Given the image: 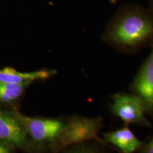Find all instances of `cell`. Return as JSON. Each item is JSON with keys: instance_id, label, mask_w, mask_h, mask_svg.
Segmentation results:
<instances>
[{"instance_id": "obj_2", "label": "cell", "mask_w": 153, "mask_h": 153, "mask_svg": "<svg viewBox=\"0 0 153 153\" xmlns=\"http://www.w3.org/2000/svg\"><path fill=\"white\" fill-rule=\"evenodd\" d=\"M103 120L102 117L88 118L76 115L70 116L65 120L64 126L50 148L57 152L90 140H96L104 144V140L98 136L99 131L104 127Z\"/></svg>"}, {"instance_id": "obj_9", "label": "cell", "mask_w": 153, "mask_h": 153, "mask_svg": "<svg viewBox=\"0 0 153 153\" xmlns=\"http://www.w3.org/2000/svg\"><path fill=\"white\" fill-rule=\"evenodd\" d=\"M29 83L14 84L0 81V106L17 108V104L24 95Z\"/></svg>"}, {"instance_id": "obj_3", "label": "cell", "mask_w": 153, "mask_h": 153, "mask_svg": "<svg viewBox=\"0 0 153 153\" xmlns=\"http://www.w3.org/2000/svg\"><path fill=\"white\" fill-rule=\"evenodd\" d=\"M14 113L37 150L51 147L65 125L61 118L30 117L19 112L18 108H14Z\"/></svg>"}, {"instance_id": "obj_4", "label": "cell", "mask_w": 153, "mask_h": 153, "mask_svg": "<svg viewBox=\"0 0 153 153\" xmlns=\"http://www.w3.org/2000/svg\"><path fill=\"white\" fill-rule=\"evenodd\" d=\"M0 140L9 143L16 150L37 151L16 118L14 108L0 106Z\"/></svg>"}, {"instance_id": "obj_8", "label": "cell", "mask_w": 153, "mask_h": 153, "mask_svg": "<svg viewBox=\"0 0 153 153\" xmlns=\"http://www.w3.org/2000/svg\"><path fill=\"white\" fill-rule=\"evenodd\" d=\"M103 136L105 143L115 145L123 153L140 150L144 145L126 126L121 129L104 133Z\"/></svg>"}, {"instance_id": "obj_1", "label": "cell", "mask_w": 153, "mask_h": 153, "mask_svg": "<svg viewBox=\"0 0 153 153\" xmlns=\"http://www.w3.org/2000/svg\"><path fill=\"white\" fill-rule=\"evenodd\" d=\"M103 38L115 48L133 52L153 44V7L127 4L110 21Z\"/></svg>"}, {"instance_id": "obj_6", "label": "cell", "mask_w": 153, "mask_h": 153, "mask_svg": "<svg viewBox=\"0 0 153 153\" xmlns=\"http://www.w3.org/2000/svg\"><path fill=\"white\" fill-rule=\"evenodd\" d=\"M150 54L131 83V93L140 99L146 112L153 116V44Z\"/></svg>"}, {"instance_id": "obj_11", "label": "cell", "mask_w": 153, "mask_h": 153, "mask_svg": "<svg viewBox=\"0 0 153 153\" xmlns=\"http://www.w3.org/2000/svg\"><path fill=\"white\" fill-rule=\"evenodd\" d=\"M16 148L9 143L0 140V153H13L16 152Z\"/></svg>"}, {"instance_id": "obj_13", "label": "cell", "mask_w": 153, "mask_h": 153, "mask_svg": "<svg viewBox=\"0 0 153 153\" xmlns=\"http://www.w3.org/2000/svg\"><path fill=\"white\" fill-rule=\"evenodd\" d=\"M152 4H153V0H152Z\"/></svg>"}, {"instance_id": "obj_10", "label": "cell", "mask_w": 153, "mask_h": 153, "mask_svg": "<svg viewBox=\"0 0 153 153\" xmlns=\"http://www.w3.org/2000/svg\"><path fill=\"white\" fill-rule=\"evenodd\" d=\"M64 150H68V152H99V149L96 145L91 144L89 143L82 142L77 144L72 145L71 146L68 147Z\"/></svg>"}, {"instance_id": "obj_7", "label": "cell", "mask_w": 153, "mask_h": 153, "mask_svg": "<svg viewBox=\"0 0 153 153\" xmlns=\"http://www.w3.org/2000/svg\"><path fill=\"white\" fill-rule=\"evenodd\" d=\"M57 74L56 70L42 69L33 72H21L12 68L0 69V81L14 84H32L38 80H44Z\"/></svg>"}, {"instance_id": "obj_5", "label": "cell", "mask_w": 153, "mask_h": 153, "mask_svg": "<svg viewBox=\"0 0 153 153\" xmlns=\"http://www.w3.org/2000/svg\"><path fill=\"white\" fill-rule=\"evenodd\" d=\"M111 111L120 118L126 124L133 123L144 127H150L151 124L145 117L146 110L140 99L133 94L118 93L113 96Z\"/></svg>"}, {"instance_id": "obj_12", "label": "cell", "mask_w": 153, "mask_h": 153, "mask_svg": "<svg viewBox=\"0 0 153 153\" xmlns=\"http://www.w3.org/2000/svg\"><path fill=\"white\" fill-rule=\"evenodd\" d=\"M139 151L140 152L143 153H153V136L149 141V143L143 145V147Z\"/></svg>"}]
</instances>
